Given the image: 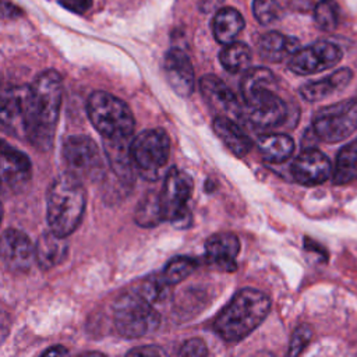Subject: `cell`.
<instances>
[{"label": "cell", "instance_id": "cell-1", "mask_svg": "<svg viewBox=\"0 0 357 357\" xmlns=\"http://www.w3.org/2000/svg\"><path fill=\"white\" fill-rule=\"evenodd\" d=\"M61 99V75L56 70L42 71L31 85L26 132V141L39 151H47L53 145Z\"/></svg>", "mask_w": 357, "mask_h": 357}, {"label": "cell", "instance_id": "cell-2", "mask_svg": "<svg viewBox=\"0 0 357 357\" xmlns=\"http://www.w3.org/2000/svg\"><path fill=\"white\" fill-rule=\"evenodd\" d=\"M271 311V300L261 290H238L213 321V331L225 342H238L257 329Z\"/></svg>", "mask_w": 357, "mask_h": 357}, {"label": "cell", "instance_id": "cell-3", "mask_svg": "<svg viewBox=\"0 0 357 357\" xmlns=\"http://www.w3.org/2000/svg\"><path fill=\"white\" fill-rule=\"evenodd\" d=\"M86 205V191L82 180L71 173L59 176L47 192L49 229L60 236H70L81 223Z\"/></svg>", "mask_w": 357, "mask_h": 357}, {"label": "cell", "instance_id": "cell-4", "mask_svg": "<svg viewBox=\"0 0 357 357\" xmlns=\"http://www.w3.org/2000/svg\"><path fill=\"white\" fill-rule=\"evenodd\" d=\"M86 113L105 139H128L134 131L135 120L128 105L109 92H92L86 100Z\"/></svg>", "mask_w": 357, "mask_h": 357}, {"label": "cell", "instance_id": "cell-5", "mask_svg": "<svg viewBox=\"0 0 357 357\" xmlns=\"http://www.w3.org/2000/svg\"><path fill=\"white\" fill-rule=\"evenodd\" d=\"M113 321L120 336L135 339L153 332L160 322L153 304L137 289L123 293L113 305Z\"/></svg>", "mask_w": 357, "mask_h": 357}, {"label": "cell", "instance_id": "cell-6", "mask_svg": "<svg viewBox=\"0 0 357 357\" xmlns=\"http://www.w3.org/2000/svg\"><path fill=\"white\" fill-rule=\"evenodd\" d=\"M357 130V99H347L319 109L311 121L315 138L335 144Z\"/></svg>", "mask_w": 357, "mask_h": 357}, {"label": "cell", "instance_id": "cell-7", "mask_svg": "<svg viewBox=\"0 0 357 357\" xmlns=\"http://www.w3.org/2000/svg\"><path fill=\"white\" fill-rule=\"evenodd\" d=\"M192 190L194 183L188 173L178 167H172L167 172L159 192L165 220L172 222V225L180 229L191 225V213L187 202L191 198Z\"/></svg>", "mask_w": 357, "mask_h": 357}, {"label": "cell", "instance_id": "cell-8", "mask_svg": "<svg viewBox=\"0 0 357 357\" xmlns=\"http://www.w3.org/2000/svg\"><path fill=\"white\" fill-rule=\"evenodd\" d=\"M132 163L145 177H156L170 156V138L162 128L139 132L130 144Z\"/></svg>", "mask_w": 357, "mask_h": 357}, {"label": "cell", "instance_id": "cell-9", "mask_svg": "<svg viewBox=\"0 0 357 357\" xmlns=\"http://www.w3.org/2000/svg\"><path fill=\"white\" fill-rule=\"evenodd\" d=\"M31 85H8L0 88V131L15 138L28 132Z\"/></svg>", "mask_w": 357, "mask_h": 357}, {"label": "cell", "instance_id": "cell-10", "mask_svg": "<svg viewBox=\"0 0 357 357\" xmlns=\"http://www.w3.org/2000/svg\"><path fill=\"white\" fill-rule=\"evenodd\" d=\"M68 173L78 178H93L102 172V158L96 142L88 135H70L61 148Z\"/></svg>", "mask_w": 357, "mask_h": 357}, {"label": "cell", "instance_id": "cell-11", "mask_svg": "<svg viewBox=\"0 0 357 357\" xmlns=\"http://www.w3.org/2000/svg\"><path fill=\"white\" fill-rule=\"evenodd\" d=\"M243 119L257 130H272L282 126L290 112L273 89H265L244 102Z\"/></svg>", "mask_w": 357, "mask_h": 357}, {"label": "cell", "instance_id": "cell-12", "mask_svg": "<svg viewBox=\"0 0 357 357\" xmlns=\"http://www.w3.org/2000/svg\"><path fill=\"white\" fill-rule=\"evenodd\" d=\"M342 49L328 40H318L305 47H298L289 60V70L298 75L321 73L342 60Z\"/></svg>", "mask_w": 357, "mask_h": 357}, {"label": "cell", "instance_id": "cell-13", "mask_svg": "<svg viewBox=\"0 0 357 357\" xmlns=\"http://www.w3.org/2000/svg\"><path fill=\"white\" fill-rule=\"evenodd\" d=\"M35 259L29 237L17 229H7L0 237V262L15 275L26 273Z\"/></svg>", "mask_w": 357, "mask_h": 357}, {"label": "cell", "instance_id": "cell-14", "mask_svg": "<svg viewBox=\"0 0 357 357\" xmlns=\"http://www.w3.org/2000/svg\"><path fill=\"white\" fill-rule=\"evenodd\" d=\"M199 91L206 105L218 114L233 120L243 119V107L237 96L216 75L208 74L199 79Z\"/></svg>", "mask_w": 357, "mask_h": 357}, {"label": "cell", "instance_id": "cell-15", "mask_svg": "<svg viewBox=\"0 0 357 357\" xmlns=\"http://www.w3.org/2000/svg\"><path fill=\"white\" fill-rule=\"evenodd\" d=\"M293 178L305 187L325 183L332 174L331 160L317 148L304 149L291 165Z\"/></svg>", "mask_w": 357, "mask_h": 357}, {"label": "cell", "instance_id": "cell-16", "mask_svg": "<svg viewBox=\"0 0 357 357\" xmlns=\"http://www.w3.org/2000/svg\"><path fill=\"white\" fill-rule=\"evenodd\" d=\"M163 71L170 88L181 98H188L194 91L195 74L187 53L178 47L170 49L165 54Z\"/></svg>", "mask_w": 357, "mask_h": 357}, {"label": "cell", "instance_id": "cell-17", "mask_svg": "<svg viewBox=\"0 0 357 357\" xmlns=\"http://www.w3.org/2000/svg\"><path fill=\"white\" fill-rule=\"evenodd\" d=\"M240 252V241L231 233H216L205 241L208 262L223 272H234L237 268L236 257Z\"/></svg>", "mask_w": 357, "mask_h": 357}, {"label": "cell", "instance_id": "cell-18", "mask_svg": "<svg viewBox=\"0 0 357 357\" xmlns=\"http://www.w3.org/2000/svg\"><path fill=\"white\" fill-rule=\"evenodd\" d=\"M33 252L38 265L47 271L60 265L66 259L68 254V244L66 237H60L49 229L38 237L33 245Z\"/></svg>", "mask_w": 357, "mask_h": 357}, {"label": "cell", "instance_id": "cell-19", "mask_svg": "<svg viewBox=\"0 0 357 357\" xmlns=\"http://www.w3.org/2000/svg\"><path fill=\"white\" fill-rule=\"evenodd\" d=\"M353 78V71L347 67L339 68L333 71L331 75L319 79V81H311L304 84L300 88V95L304 100L308 102H317L322 100L331 95H333L337 91H342Z\"/></svg>", "mask_w": 357, "mask_h": 357}, {"label": "cell", "instance_id": "cell-20", "mask_svg": "<svg viewBox=\"0 0 357 357\" xmlns=\"http://www.w3.org/2000/svg\"><path fill=\"white\" fill-rule=\"evenodd\" d=\"M212 127L216 137L234 156L243 158L250 152L252 142L243 128L236 123V120L225 116H216Z\"/></svg>", "mask_w": 357, "mask_h": 357}, {"label": "cell", "instance_id": "cell-21", "mask_svg": "<svg viewBox=\"0 0 357 357\" xmlns=\"http://www.w3.org/2000/svg\"><path fill=\"white\" fill-rule=\"evenodd\" d=\"M300 47L297 38L286 36L280 32L271 31L264 33L258 42L261 57L269 63H280L287 56H291Z\"/></svg>", "mask_w": 357, "mask_h": 357}, {"label": "cell", "instance_id": "cell-22", "mask_svg": "<svg viewBox=\"0 0 357 357\" xmlns=\"http://www.w3.org/2000/svg\"><path fill=\"white\" fill-rule=\"evenodd\" d=\"M244 18L233 7L218 8L212 18V32L220 45H227L234 42L237 35L244 28Z\"/></svg>", "mask_w": 357, "mask_h": 357}, {"label": "cell", "instance_id": "cell-23", "mask_svg": "<svg viewBox=\"0 0 357 357\" xmlns=\"http://www.w3.org/2000/svg\"><path fill=\"white\" fill-rule=\"evenodd\" d=\"M257 146L264 160L269 163H282L291 156L294 141L287 134L269 132L258 138Z\"/></svg>", "mask_w": 357, "mask_h": 357}, {"label": "cell", "instance_id": "cell-24", "mask_svg": "<svg viewBox=\"0 0 357 357\" xmlns=\"http://www.w3.org/2000/svg\"><path fill=\"white\" fill-rule=\"evenodd\" d=\"M128 139H105L106 158L114 174L123 183L132 181V159L130 153Z\"/></svg>", "mask_w": 357, "mask_h": 357}, {"label": "cell", "instance_id": "cell-25", "mask_svg": "<svg viewBox=\"0 0 357 357\" xmlns=\"http://www.w3.org/2000/svg\"><path fill=\"white\" fill-rule=\"evenodd\" d=\"M276 86V77L266 67H252L245 71L240 82V91L243 100H248L254 95L265 91L273 89Z\"/></svg>", "mask_w": 357, "mask_h": 357}, {"label": "cell", "instance_id": "cell-26", "mask_svg": "<svg viewBox=\"0 0 357 357\" xmlns=\"http://www.w3.org/2000/svg\"><path fill=\"white\" fill-rule=\"evenodd\" d=\"M353 180H357V139L339 151L333 169L335 184H346Z\"/></svg>", "mask_w": 357, "mask_h": 357}, {"label": "cell", "instance_id": "cell-27", "mask_svg": "<svg viewBox=\"0 0 357 357\" xmlns=\"http://www.w3.org/2000/svg\"><path fill=\"white\" fill-rule=\"evenodd\" d=\"M219 61L226 71L237 74L240 71H244L250 66L251 50L243 42L227 43L219 53Z\"/></svg>", "mask_w": 357, "mask_h": 357}, {"label": "cell", "instance_id": "cell-28", "mask_svg": "<svg viewBox=\"0 0 357 357\" xmlns=\"http://www.w3.org/2000/svg\"><path fill=\"white\" fill-rule=\"evenodd\" d=\"M134 219L137 225L142 227H153L165 220L159 192L149 191L142 197V199L137 205Z\"/></svg>", "mask_w": 357, "mask_h": 357}, {"label": "cell", "instance_id": "cell-29", "mask_svg": "<svg viewBox=\"0 0 357 357\" xmlns=\"http://www.w3.org/2000/svg\"><path fill=\"white\" fill-rule=\"evenodd\" d=\"M197 269V261L191 257H176L170 259L163 272L160 273L162 280L167 286H174L188 278Z\"/></svg>", "mask_w": 357, "mask_h": 357}, {"label": "cell", "instance_id": "cell-30", "mask_svg": "<svg viewBox=\"0 0 357 357\" xmlns=\"http://www.w3.org/2000/svg\"><path fill=\"white\" fill-rule=\"evenodd\" d=\"M315 24L322 31H333L339 24V7L335 0H321L314 8Z\"/></svg>", "mask_w": 357, "mask_h": 357}, {"label": "cell", "instance_id": "cell-31", "mask_svg": "<svg viewBox=\"0 0 357 357\" xmlns=\"http://www.w3.org/2000/svg\"><path fill=\"white\" fill-rule=\"evenodd\" d=\"M252 13L261 25H271L280 20L283 10L278 0H252Z\"/></svg>", "mask_w": 357, "mask_h": 357}, {"label": "cell", "instance_id": "cell-32", "mask_svg": "<svg viewBox=\"0 0 357 357\" xmlns=\"http://www.w3.org/2000/svg\"><path fill=\"white\" fill-rule=\"evenodd\" d=\"M0 156L21 174L31 172V162L26 158V155L11 148L8 144H6L1 139H0Z\"/></svg>", "mask_w": 357, "mask_h": 357}, {"label": "cell", "instance_id": "cell-33", "mask_svg": "<svg viewBox=\"0 0 357 357\" xmlns=\"http://www.w3.org/2000/svg\"><path fill=\"white\" fill-rule=\"evenodd\" d=\"M312 337V331L308 325H300L296 328V331L291 335L287 356L296 357L304 351V349L308 346Z\"/></svg>", "mask_w": 357, "mask_h": 357}, {"label": "cell", "instance_id": "cell-34", "mask_svg": "<svg viewBox=\"0 0 357 357\" xmlns=\"http://www.w3.org/2000/svg\"><path fill=\"white\" fill-rule=\"evenodd\" d=\"M208 354L206 343L199 337H191L183 343L178 356L183 357H204Z\"/></svg>", "mask_w": 357, "mask_h": 357}, {"label": "cell", "instance_id": "cell-35", "mask_svg": "<svg viewBox=\"0 0 357 357\" xmlns=\"http://www.w3.org/2000/svg\"><path fill=\"white\" fill-rule=\"evenodd\" d=\"M59 4L75 14H84L92 7V0H57Z\"/></svg>", "mask_w": 357, "mask_h": 357}, {"label": "cell", "instance_id": "cell-36", "mask_svg": "<svg viewBox=\"0 0 357 357\" xmlns=\"http://www.w3.org/2000/svg\"><path fill=\"white\" fill-rule=\"evenodd\" d=\"M22 10L10 0H0V17L1 18H18L22 15Z\"/></svg>", "mask_w": 357, "mask_h": 357}, {"label": "cell", "instance_id": "cell-37", "mask_svg": "<svg viewBox=\"0 0 357 357\" xmlns=\"http://www.w3.org/2000/svg\"><path fill=\"white\" fill-rule=\"evenodd\" d=\"M128 356H165V350L158 346H141L127 353Z\"/></svg>", "mask_w": 357, "mask_h": 357}, {"label": "cell", "instance_id": "cell-38", "mask_svg": "<svg viewBox=\"0 0 357 357\" xmlns=\"http://www.w3.org/2000/svg\"><path fill=\"white\" fill-rule=\"evenodd\" d=\"M10 326H11V322H10V318L6 312L0 311V344L6 340V337L8 336V332H10Z\"/></svg>", "mask_w": 357, "mask_h": 357}, {"label": "cell", "instance_id": "cell-39", "mask_svg": "<svg viewBox=\"0 0 357 357\" xmlns=\"http://www.w3.org/2000/svg\"><path fill=\"white\" fill-rule=\"evenodd\" d=\"M223 1L225 0H199V10L202 13H211L213 10H218Z\"/></svg>", "mask_w": 357, "mask_h": 357}, {"label": "cell", "instance_id": "cell-40", "mask_svg": "<svg viewBox=\"0 0 357 357\" xmlns=\"http://www.w3.org/2000/svg\"><path fill=\"white\" fill-rule=\"evenodd\" d=\"M67 349H64L63 346H53L47 350H45L42 354L43 356H63V354H67Z\"/></svg>", "mask_w": 357, "mask_h": 357}, {"label": "cell", "instance_id": "cell-41", "mask_svg": "<svg viewBox=\"0 0 357 357\" xmlns=\"http://www.w3.org/2000/svg\"><path fill=\"white\" fill-rule=\"evenodd\" d=\"M1 215H3V208H1V204H0V222H1Z\"/></svg>", "mask_w": 357, "mask_h": 357}]
</instances>
